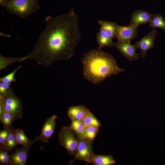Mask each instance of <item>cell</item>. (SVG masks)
Masks as SVG:
<instances>
[{"label": "cell", "instance_id": "cell-30", "mask_svg": "<svg viewBox=\"0 0 165 165\" xmlns=\"http://www.w3.org/2000/svg\"><path fill=\"white\" fill-rule=\"evenodd\" d=\"M0 35L1 36L5 37L8 38H10L11 37V35H9L4 33L1 32H0Z\"/></svg>", "mask_w": 165, "mask_h": 165}, {"label": "cell", "instance_id": "cell-25", "mask_svg": "<svg viewBox=\"0 0 165 165\" xmlns=\"http://www.w3.org/2000/svg\"><path fill=\"white\" fill-rule=\"evenodd\" d=\"M0 148V164L11 165L10 152L2 146Z\"/></svg>", "mask_w": 165, "mask_h": 165}, {"label": "cell", "instance_id": "cell-24", "mask_svg": "<svg viewBox=\"0 0 165 165\" xmlns=\"http://www.w3.org/2000/svg\"><path fill=\"white\" fill-rule=\"evenodd\" d=\"M99 131V128L95 126L86 127L84 138L92 142Z\"/></svg>", "mask_w": 165, "mask_h": 165}, {"label": "cell", "instance_id": "cell-29", "mask_svg": "<svg viewBox=\"0 0 165 165\" xmlns=\"http://www.w3.org/2000/svg\"><path fill=\"white\" fill-rule=\"evenodd\" d=\"M10 0H0V4L4 6Z\"/></svg>", "mask_w": 165, "mask_h": 165}, {"label": "cell", "instance_id": "cell-22", "mask_svg": "<svg viewBox=\"0 0 165 165\" xmlns=\"http://www.w3.org/2000/svg\"><path fill=\"white\" fill-rule=\"evenodd\" d=\"M18 145L15 135V129L13 128L8 136L5 145L2 146L7 149L10 152Z\"/></svg>", "mask_w": 165, "mask_h": 165}, {"label": "cell", "instance_id": "cell-11", "mask_svg": "<svg viewBox=\"0 0 165 165\" xmlns=\"http://www.w3.org/2000/svg\"><path fill=\"white\" fill-rule=\"evenodd\" d=\"M30 148L23 146L16 148L14 152L10 155L11 165L26 164Z\"/></svg>", "mask_w": 165, "mask_h": 165}, {"label": "cell", "instance_id": "cell-14", "mask_svg": "<svg viewBox=\"0 0 165 165\" xmlns=\"http://www.w3.org/2000/svg\"><path fill=\"white\" fill-rule=\"evenodd\" d=\"M112 39L104 30L100 28L96 35V40L98 44V49H102L106 47H113L114 42L112 41Z\"/></svg>", "mask_w": 165, "mask_h": 165}, {"label": "cell", "instance_id": "cell-6", "mask_svg": "<svg viewBox=\"0 0 165 165\" xmlns=\"http://www.w3.org/2000/svg\"><path fill=\"white\" fill-rule=\"evenodd\" d=\"M77 138L78 145L74 156L75 159L90 163L91 159L94 154L93 150L92 142L84 138Z\"/></svg>", "mask_w": 165, "mask_h": 165}, {"label": "cell", "instance_id": "cell-1", "mask_svg": "<svg viewBox=\"0 0 165 165\" xmlns=\"http://www.w3.org/2000/svg\"><path fill=\"white\" fill-rule=\"evenodd\" d=\"M46 25L33 50L24 56L40 65L50 66L60 61H67L75 55L81 34L79 18L73 9L66 13L45 19Z\"/></svg>", "mask_w": 165, "mask_h": 165}, {"label": "cell", "instance_id": "cell-23", "mask_svg": "<svg viewBox=\"0 0 165 165\" xmlns=\"http://www.w3.org/2000/svg\"><path fill=\"white\" fill-rule=\"evenodd\" d=\"M0 120L3 126V128H10L15 119L13 116L10 113L4 111L0 116Z\"/></svg>", "mask_w": 165, "mask_h": 165}, {"label": "cell", "instance_id": "cell-19", "mask_svg": "<svg viewBox=\"0 0 165 165\" xmlns=\"http://www.w3.org/2000/svg\"><path fill=\"white\" fill-rule=\"evenodd\" d=\"M82 120L86 127L95 126L99 128L101 126L95 116L87 108Z\"/></svg>", "mask_w": 165, "mask_h": 165}, {"label": "cell", "instance_id": "cell-10", "mask_svg": "<svg viewBox=\"0 0 165 165\" xmlns=\"http://www.w3.org/2000/svg\"><path fill=\"white\" fill-rule=\"evenodd\" d=\"M114 46L119 50L121 54L130 61L138 60L140 54L136 51L134 45L130 43L118 42L114 43Z\"/></svg>", "mask_w": 165, "mask_h": 165}, {"label": "cell", "instance_id": "cell-8", "mask_svg": "<svg viewBox=\"0 0 165 165\" xmlns=\"http://www.w3.org/2000/svg\"><path fill=\"white\" fill-rule=\"evenodd\" d=\"M57 118V116L54 115L46 120L42 126L40 135L35 138L34 140L35 142L38 140H40L44 143L49 141V139L54 132Z\"/></svg>", "mask_w": 165, "mask_h": 165}, {"label": "cell", "instance_id": "cell-18", "mask_svg": "<svg viewBox=\"0 0 165 165\" xmlns=\"http://www.w3.org/2000/svg\"><path fill=\"white\" fill-rule=\"evenodd\" d=\"M15 133L16 141L18 144L23 146L30 148L31 146L35 142L34 140H30L25 135L22 129H15Z\"/></svg>", "mask_w": 165, "mask_h": 165}, {"label": "cell", "instance_id": "cell-12", "mask_svg": "<svg viewBox=\"0 0 165 165\" xmlns=\"http://www.w3.org/2000/svg\"><path fill=\"white\" fill-rule=\"evenodd\" d=\"M153 16L146 11L140 9L135 10L131 15L130 24L138 26L140 24L150 23Z\"/></svg>", "mask_w": 165, "mask_h": 165}, {"label": "cell", "instance_id": "cell-13", "mask_svg": "<svg viewBox=\"0 0 165 165\" xmlns=\"http://www.w3.org/2000/svg\"><path fill=\"white\" fill-rule=\"evenodd\" d=\"M87 108L83 105L70 107L67 110V115L72 120H82Z\"/></svg>", "mask_w": 165, "mask_h": 165}, {"label": "cell", "instance_id": "cell-7", "mask_svg": "<svg viewBox=\"0 0 165 165\" xmlns=\"http://www.w3.org/2000/svg\"><path fill=\"white\" fill-rule=\"evenodd\" d=\"M138 27L131 24L127 26L117 24L115 37L118 42L130 43L132 40L137 37Z\"/></svg>", "mask_w": 165, "mask_h": 165}, {"label": "cell", "instance_id": "cell-15", "mask_svg": "<svg viewBox=\"0 0 165 165\" xmlns=\"http://www.w3.org/2000/svg\"><path fill=\"white\" fill-rule=\"evenodd\" d=\"M116 160L111 155H98L94 154L90 160V163L94 165H113Z\"/></svg>", "mask_w": 165, "mask_h": 165}, {"label": "cell", "instance_id": "cell-2", "mask_svg": "<svg viewBox=\"0 0 165 165\" xmlns=\"http://www.w3.org/2000/svg\"><path fill=\"white\" fill-rule=\"evenodd\" d=\"M80 60L84 78L93 84H99L112 75L125 71L119 67L112 55L102 49L84 52Z\"/></svg>", "mask_w": 165, "mask_h": 165}, {"label": "cell", "instance_id": "cell-9", "mask_svg": "<svg viewBox=\"0 0 165 165\" xmlns=\"http://www.w3.org/2000/svg\"><path fill=\"white\" fill-rule=\"evenodd\" d=\"M157 31L155 29L149 32L141 39L137 41L134 45L141 50L140 54L144 58L147 51L154 46L155 37Z\"/></svg>", "mask_w": 165, "mask_h": 165}, {"label": "cell", "instance_id": "cell-17", "mask_svg": "<svg viewBox=\"0 0 165 165\" xmlns=\"http://www.w3.org/2000/svg\"><path fill=\"white\" fill-rule=\"evenodd\" d=\"M69 127L73 131L77 138H84L86 126L82 120L72 121Z\"/></svg>", "mask_w": 165, "mask_h": 165}, {"label": "cell", "instance_id": "cell-21", "mask_svg": "<svg viewBox=\"0 0 165 165\" xmlns=\"http://www.w3.org/2000/svg\"><path fill=\"white\" fill-rule=\"evenodd\" d=\"M149 23V28L153 29L160 28L165 32V20L161 15L155 14Z\"/></svg>", "mask_w": 165, "mask_h": 165}, {"label": "cell", "instance_id": "cell-27", "mask_svg": "<svg viewBox=\"0 0 165 165\" xmlns=\"http://www.w3.org/2000/svg\"><path fill=\"white\" fill-rule=\"evenodd\" d=\"M13 127L10 128H3L0 131V145L4 146L5 145L8 136Z\"/></svg>", "mask_w": 165, "mask_h": 165}, {"label": "cell", "instance_id": "cell-26", "mask_svg": "<svg viewBox=\"0 0 165 165\" xmlns=\"http://www.w3.org/2000/svg\"><path fill=\"white\" fill-rule=\"evenodd\" d=\"M21 67V66H19L8 75L0 78V82L6 84H11L13 82H15L16 80L15 78V75L17 71Z\"/></svg>", "mask_w": 165, "mask_h": 165}, {"label": "cell", "instance_id": "cell-20", "mask_svg": "<svg viewBox=\"0 0 165 165\" xmlns=\"http://www.w3.org/2000/svg\"><path fill=\"white\" fill-rule=\"evenodd\" d=\"M24 57H8L0 55V70L5 68L13 63L25 61Z\"/></svg>", "mask_w": 165, "mask_h": 165}, {"label": "cell", "instance_id": "cell-3", "mask_svg": "<svg viewBox=\"0 0 165 165\" xmlns=\"http://www.w3.org/2000/svg\"><path fill=\"white\" fill-rule=\"evenodd\" d=\"M4 7L9 13L24 18L37 11L40 6L38 0H10Z\"/></svg>", "mask_w": 165, "mask_h": 165}, {"label": "cell", "instance_id": "cell-4", "mask_svg": "<svg viewBox=\"0 0 165 165\" xmlns=\"http://www.w3.org/2000/svg\"><path fill=\"white\" fill-rule=\"evenodd\" d=\"M0 105L4 111L13 116L15 120L22 117L23 108L21 101L15 94L12 87L6 94H0Z\"/></svg>", "mask_w": 165, "mask_h": 165}, {"label": "cell", "instance_id": "cell-5", "mask_svg": "<svg viewBox=\"0 0 165 165\" xmlns=\"http://www.w3.org/2000/svg\"><path fill=\"white\" fill-rule=\"evenodd\" d=\"M69 127H63L59 134V141L71 156H75L78 145V140Z\"/></svg>", "mask_w": 165, "mask_h": 165}, {"label": "cell", "instance_id": "cell-16", "mask_svg": "<svg viewBox=\"0 0 165 165\" xmlns=\"http://www.w3.org/2000/svg\"><path fill=\"white\" fill-rule=\"evenodd\" d=\"M100 28L104 30L111 38L115 37L117 24L115 22L99 20L98 21Z\"/></svg>", "mask_w": 165, "mask_h": 165}, {"label": "cell", "instance_id": "cell-28", "mask_svg": "<svg viewBox=\"0 0 165 165\" xmlns=\"http://www.w3.org/2000/svg\"><path fill=\"white\" fill-rule=\"evenodd\" d=\"M11 84L0 82V94H5L7 93L11 88Z\"/></svg>", "mask_w": 165, "mask_h": 165}]
</instances>
